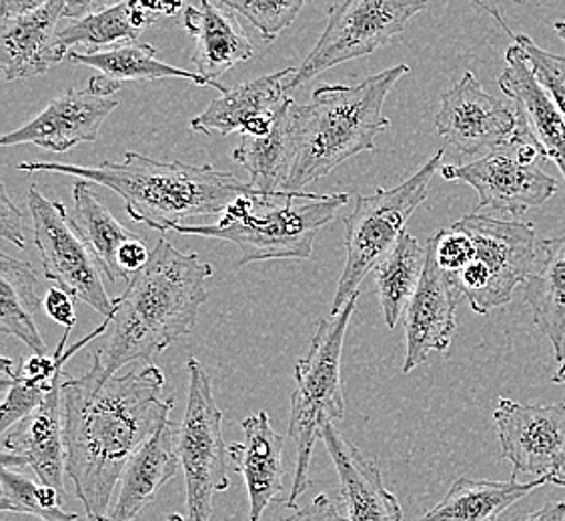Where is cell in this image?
Masks as SVG:
<instances>
[{
  "instance_id": "cell-1",
  "label": "cell",
  "mask_w": 565,
  "mask_h": 521,
  "mask_svg": "<svg viewBox=\"0 0 565 521\" xmlns=\"http://www.w3.org/2000/svg\"><path fill=\"white\" fill-rule=\"evenodd\" d=\"M164 375L157 365L115 375L98 385L88 373L63 381L66 476L88 521H110L113 491L131 457L173 412L163 400Z\"/></svg>"
},
{
  "instance_id": "cell-2",
  "label": "cell",
  "mask_w": 565,
  "mask_h": 521,
  "mask_svg": "<svg viewBox=\"0 0 565 521\" xmlns=\"http://www.w3.org/2000/svg\"><path fill=\"white\" fill-rule=\"evenodd\" d=\"M213 267L195 253L174 249L161 237L145 269L132 275L115 299L105 348L93 355L87 371L98 385L131 363H151L177 339L191 333L199 311L209 299Z\"/></svg>"
},
{
  "instance_id": "cell-3",
  "label": "cell",
  "mask_w": 565,
  "mask_h": 521,
  "mask_svg": "<svg viewBox=\"0 0 565 521\" xmlns=\"http://www.w3.org/2000/svg\"><path fill=\"white\" fill-rule=\"evenodd\" d=\"M24 173H61L110 189L125 201L129 217L154 231H174L186 219L223 215L241 196L259 195L250 183L211 164L157 161L139 152H127L122 161L95 167L29 161Z\"/></svg>"
},
{
  "instance_id": "cell-4",
  "label": "cell",
  "mask_w": 565,
  "mask_h": 521,
  "mask_svg": "<svg viewBox=\"0 0 565 521\" xmlns=\"http://www.w3.org/2000/svg\"><path fill=\"white\" fill-rule=\"evenodd\" d=\"M405 75L409 66L397 65L359 85L317 87L311 103L297 110V159L285 191L299 193L359 152L373 151L377 135L392 127L385 98Z\"/></svg>"
},
{
  "instance_id": "cell-5",
  "label": "cell",
  "mask_w": 565,
  "mask_h": 521,
  "mask_svg": "<svg viewBox=\"0 0 565 521\" xmlns=\"http://www.w3.org/2000/svg\"><path fill=\"white\" fill-rule=\"evenodd\" d=\"M349 203L348 193L313 195L279 191L241 196L213 225H181L179 235L227 241L237 245V267L273 259H309L319 231Z\"/></svg>"
},
{
  "instance_id": "cell-6",
  "label": "cell",
  "mask_w": 565,
  "mask_h": 521,
  "mask_svg": "<svg viewBox=\"0 0 565 521\" xmlns=\"http://www.w3.org/2000/svg\"><path fill=\"white\" fill-rule=\"evenodd\" d=\"M355 295L339 313H329L317 326L309 351L295 365L289 437L297 447L294 488L285 506L295 510L297 501L311 488V459L326 425L343 419L345 397L341 381V359L349 321L358 307Z\"/></svg>"
},
{
  "instance_id": "cell-7",
  "label": "cell",
  "mask_w": 565,
  "mask_h": 521,
  "mask_svg": "<svg viewBox=\"0 0 565 521\" xmlns=\"http://www.w3.org/2000/svg\"><path fill=\"white\" fill-rule=\"evenodd\" d=\"M446 151L439 149L402 185L377 189L371 195H355V206L345 219L348 259L339 277L331 313H339L359 295L361 283L385 259L405 233L415 209L429 195V185Z\"/></svg>"
},
{
  "instance_id": "cell-8",
  "label": "cell",
  "mask_w": 565,
  "mask_h": 521,
  "mask_svg": "<svg viewBox=\"0 0 565 521\" xmlns=\"http://www.w3.org/2000/svg\"><path fill=\"white\" fill-rule=\"evenodd\" d=\"M518 110V109H515ZM518 130L495 151L468 164L441 167V177L473 187L479 196L476 213H508L520 217L533 206L544 205L557 191V181L542 169L547 161L542 145L518 113Z\"/></svg>"
},
{
  "instance_id": "cell-9",
  "label": "cell",
  "mask_w": 565,
  "mask_h": 521,
  "mask_svg": "<svg viewBox=\"0 0 565 521\" xmlns=\"http://www.w3.org/2000/svg\"><path fill=\"white\" fill-rule=\"evenodd\" d=\"M468 233L476 255L457 283L469 307L486 316L511 301L518 285L532 272L540 241L535 228L522 221H503L471 213L456 221Z\"/></svg>"
},
{
  "instance_id": "cell-10",
  "label": "cell",
  "mask_w": 565,
  "mask_h": 521,
  "mask_svg": "<svg viewBox=\"0 0 565 521\" xmlns=\"http://www.w3.org/2000/svg\"><path fill=\"white\" fill-rule=\"evenodd\" d=\"M189 391L185 415L177 429V456L185 471L189 521H211L215 496L228 488L223 439V412L203 363L186 361Z\"/></svg>"
},
{
  "instance_id": "cell-11",
  "label": "cell",
  "mask_w": 565,
  "mask_h": 521,
  "mask_svg": "<svg viewBox=\"0 0 565 521\" xmlns=\"http://www.w3.org/2000/svg\"><path fill=\"white\" fill-rule=\"evenodd\" d=\"M425 7L427 2L415 0H343L331 4L326 31L295 68L291 91L333 66L375 53L399 36Z\"/></svg>"
},
{
  "instance_id": "cell-12",
  "label": "cell",
  "mask_w": 565,
  "mask_h": 521,
  "mask_svg": "<svg viewBox=\"0 0 565 521\" xmlns=\"http://www.w3.org/2000/svg\"><path fill=\"white\" fill-rule=\"evenodd\" d=\"M26 205L33 217L34 245L41 253L44 277L110 319L115 301H110L103 285L105 273L87 243L71 225L66 206L61 201H49L34 185L26 195Z\"/></svg>"
},
{
  "instance_id": "cell-13",
  "label": "cell",
  "mask_w": 565,
  "mask_h": 521,
  "mask_svg": "<svg viewBox=\"0 0 565 521\" xmlns=\"http://www.w3.org/2000/svg\"><path fill=\"white\" fill-rule=\"evenodd\" d=\"M120 85L93 76L85 88L53 98L34 119L2 137V147L34 145L44 151L66 152L83 142H95L103 123L119 107Z\"/></svg>"
},
{
  "instance_id": "cell-14",
  "label": "cell",
  "mask_w": 565,
  "mask_h": 521,
  "mask_svg": "<svg viewBox=\"0 0 565 521\" xmlns=\"http://www.w3.org/2000/svg\"><path fill=\"white\" fill-rule=\"evenodd\" d=\"M501 457L518 474L565 476V402L525 405L500 400L493 412Z\"/></svg>"
},
{
  "instance_id": "cell-15",
  "label": "cell",
  "mask_w": 565,
  "mask_h": 521,
  "mask_svg": "<svg viewBox=\"0 0 565 521\" xmlns=\"http://www.w3.org/2000/svg\"><path fill=\"white\" fill-rule=\"evenodd\" d=\"M68 0H2L0 7V68L4 81L44 75L63 63L58 22L66 19Z\"/></svg>"
},
{
  "instance_id": "cell-16",
  "label": "cell",
  "mask_w": 565,
  "mask_h": 521,
  "mask_svg": "<svg viewBox=\"0 0 565 521\" xmlns=\"http://www.w3.org/2000/svg\"><path fill=\"white\" fill-rule=\"evenodd\" d=\"M518 125V110L486 93L471 71L444 93L441 109L435 115L439 137L468 157L495 151L510 141Z\"/></svg>"
},
{
  "instance_id": "cell-17",
  "label": "cell",
  "mask_w": 565,
  "mask_h": 521,
  "mask_svg": "<svg viewBox=\"0 0 565 521\" xmlns=\"http://www.w3.org/2000/svg\"><path fill=\"white\" fill-rule=\"evenodd\" d=\"M463 299L456 275L444 272L427 245L424 277L405 311L407 353L403 371L409 373L434 353H446L456 333L457 305Z\"/></svg>"
},
{
  "instance_id": "cell-18",
  "label": "cell",
  "mask_w": 565,
  "mask_h": 521,
  "mask_svg": "<svg viewBox=\"0 0 565 521\" xmlns=\"http://www.w3.org/2000/svg\"><path fill=\"white\" fill-rule=\"evenodd\" d=\"M63 375L46 395L43 405L34 410L4 437L2 467L19 471L31 467L46 488L65 498L66 447L63 425Z\"/></svg>"
},
{
  "instance_id": "cell-19",
  "label": "cell",
  "mask_w": 565,
  "mask_h": 521,
  "mask_svg": "<svg viewBox=\"0 0 565 521\" xmlns=\"http://www.w3.org/2000/svg\"><path fill=\"white\" fill-rule=\"evenodd\" d=\"M295 68L263 75L231 88L221 97L213 98L207 109L191 120V129L203 135L217 132L227 137L231 132L263 135L271 129L277 110L281 109L291 93Z\"/></svg>"
},
{
  "instance_id": "cell-20",
  "label": "cell",
  "mask_w": 565,
  "mask_h": 521,
  "mask_svg": "<svg viewBox=\"0 0 565 521\" xmlns=\"http://www.w3.org/2000/svg\"><path fill=\"white\" fill-rule=\"evenodd\" d=\"M321 442L326 444L339 478L341 501L348 521H403L402 506L381 476L375 459L363 456L335 424L326 425Z\"/></svg>"
},
{
  "instance_id": "cell-21",
  "label": "cell",
  "mask_w": 565,
  "mask_h": 521,
  "mask_svg": "<svg viewBox=\"0 0 565 521\" xmlns=\"http://www.w3.org/2000/svg\"><path fill=\"white\" fill-rule=\"evenodd\" d=\"M183 26L195 39L191 61L196 75L209 81L221 95L227 93L218 78L255 55V46L243 31L237 12L228 9L227 2L203 0L199 7H185Z\"/></svg>"
},
{
  "instance_id": "cell-22",
  "label": "cell",
  "mask_w": 565,
  "mask_h": 521,
  "mask_svg": "<svg viewBox=\"0 0 565 521\" xmlns=\"http://www.w3.org/2000/svg\"><path fill=\"white\" fill-rule=\"evenodd\" d=\"M241 429L243 442L228 447V457L245 481L250 521H262L265 510L282 493L285 437L273 429L267 412L250 415L241 422Z\"/></svg>"
},
{
  "instance_id": "cell-23",
  "label": "cell",
  "mask_w": 565,
  "mask_h": 521,
  "mask_svg": "<svg viewBox=\"0 0 565 521\" xmlns=\"http://www.w3.org/2000/svg\"><path fill=\"white\" fill-rule=\"evenodd\" d=\"M505 71L498 78L501 93L515 103L520 117L542 145L547 161H554L565 179V120L554 98L537 83L518 44L505 53Z\"/></svg>"
},
{
  "instance_id": "cell-24",
  "label": "cell",
  "mask_w": 565,
  "mask_h": 521,
  "mask_svg": "<svg viewBox=\"0 0 565 521\" xmlns=\"http://www.w3.org/2000/svg\"><path fill=\"white\" fill-rule=\"evenodd\" d=\"M181 4L159 2H98L87 17L76 19L58 31L56 43L71 55L68 49L85 46V53L107 51L119 44L137 43L139 34L159 21L163 14H174Z\"/></svg>"
},
{
  "instance_id": "cell-25",
  "label": "cell",
  "mask_w": 565,
  "mask_h": 521,
  "mask_svg": "<svg viewBox=\"0 0 565 521\" xmlns=\"http://www.w3.org/2000/svg\"><path fill=\"white\" fill-rule=\"evenodd\" d=\"M297 110L299 105L287 98L271 129L263 135H241L239 147L233 151L235 163H239L250 177V187L259 195H273L285 191L287 179L294 171L297 159Z\"/></svg>"
},
{
  "instance_id": "cell-26",
  "label": "cell",
  "mask_w": 565,
  "mask_h": 521,
  "mask_svg": "<svg viewBox=\"0 0 565 521\" xmlns=\"http://www.w3.org/2000/svg\"><path fill=\"white\" fill-rule=\"evenodd\" d=\"M177 425L169 419L139 447L120 478L119 498L110 513V521H135L139 513L157 500L159 491L174 478L179 469L177 456Z\"/></svg>"
},
{
  "instance_id": "cell-27",
  "label": "cell",
  "mask_w": 565,
  "mask_h": 521,
  "mask_svg": "<svg viewBox=\"0 0 565 521\" xmlns=\"http://www.w3.org/2000/svg\"><path fill=\"white\" fill-rule=\"evenodd\" d=\"M523 299L532 307L533 321L540 327L557 361L565 351V235L540 241L532 272L523 283Z\"/></svg>"
},
{
  "instance_id": "cell-28",
  "label": "cell",
  "mask_w": 565,
  "mask_h": 521,
  "mask_svg": "<svg viewBox=\"0 0 565 521\" xmlns=\"http://www.w3.org/2000/svg\"><path fill=\"white\" fill-rule=\"evenodd\" d=\"M554 476L520 483L510 481L459 478L449 488L446 498L427 511L419 521H498L513 503L523 500L533 489L552 483Z\"/></svg>"
},
{
  "instance_id": "cell-29",
  "label": "cell",
  "mask_w": 565,
  "mask_h": 521,
  "mask_svg": "<svg viewBox=\"0 0 565 521\" xmlns=\"http://www.w3.org/2000/svg\"><path fill=\"white\" fill-rule=\"evenodd\" d=\"M31 263L0 255V333L17 337L34 355H49L34 316L44 297Z\"/></svg>"
},
{
  "instance_id": "cell-30",
  "label": "cell",
  "mask_w": 565,
  "mask_h": 521,
  "mask_svg": "<svg viewBox=\"0 0 565 521\" xmlns=\"http://www.w3.org/2000/svg\"><path fill=\"white\" fill-rule=\"evenodd\" d=\"M68 221L97 257L105 277L110 283L127 281L119 269L120 251L139 235H135L110 213L109 206L93 193L87 181H76L73 185V206L68 209Z\"/></svg>"
},
{
  "instance_id": "cell-31",
  "label": "cell",
  "mask_w": 565,
  "mask_h": 521,
  "mask_svg": "<svg viewBox=\"0 0 565 521\" xmlns=\"http://www.w3.org/2000/svg\"><path fill=\"white\" fill-rule=\"evenodd\" d=\"M427 263V243L403 233L392 253L375 267V291L380 297L385 326L395 329L397 321L414 299L415 291L424 277Z\"/></svg>"
},
{
  "instance_id": "cell-32",
  "label": "cell",
  "mask_w": 565,
  "mask_h": 521,
  "mask_svg": "<svg viewBox=\"0 0 565 521\" xmlns=\"http://www.w3.org/2000/svg\"><path fill=\"white\" fill-rule=\"evenodd\" d=\"M68 61L73 65L97 68L100 76L109 78L117 85H122L125 81L181 78L186 83H193L196 87H213L209 81L196 73L163 63L157 56V49L152 44L127 43L113 46L107 51H97V53H71Z\"/></svg>"
},
{
  "instance_id": "cell-33",
  "label": "cell",
  "mask_w": 565,
  "mask_h": 521,
  "mask_svg": "<svg viewBox=\"0 0 565 521\" xmlns=\"http://www.w3.org/2000/svg\"><path fill=\"white\" fill-rule=\"evenodd\" d=\"M63 496L53 488L36 483L21 471L2 467L0 510L26 513L41 521H78V513L61 508Z\"/></svg>"
},
{
  "instance_id": "cell-34",
  "label": "cell",
  "mask_w": 565,
  "mask_h": 521,
  "mask_svg": "<svg viewBox=\"0 0 565 521\" xmlns=\"http://www.w3.org/2000/svg\"><path fill=\"white\" fill-rule=\"evenodd\" d=\"M63 375H58L56 381L61 380ZM55 383L41 385V383L24 380L21 373L14 370L11 359H2L0 385L4 390V400H2V410H0V432L9 434L12 425L21 424L24 417H29L34 410H39L46 400V395L55 387Z\"/></svg>"
},
{
  "instance_id": "cell-35",
  "label": "cell",
  "mask_w": 565,
  "mask_h": 521,
  "mask_svg": "<svg viewBox=\"0 0 565 521\" xmlns=\"http://www.w3.org/2000/svg\"><path fill=\"white\" fill-rule=\"evenodd\" d=\"M303 4V0H227L228 9L245 17L262 33L265 43H273L285 29H289L299 17Z\"/></svg>"
},
{
  "instance_id": "cell-36",
  "label": "cell",
  "mask_w": 565,
  "mask_h": 521,
  "mask_svg": "<svg viewBox=\"0 0 565 521\" xmlns=\"http://www.w3.org/2000/svg\"><path fill=\"white\" fill-rule=\"evenodd\" d=\"M500 22L505 33H510L511 39L515 41L513 44H518L523 55L527 56V63L532 66V73L537 78V83L545 88L550 97L554 98L565 120V56L547 53L533 43L527 34L511 33L510 26L503 21Z\"/></svg>"
},
{
  "instance_id": "cell-37",
  "label": "cell",
  "mask_w": 565,
  "mask_h": 521,
  "mask_svg": "<svg viewBox=\"0 0 565 521\" xmlns=\"http://www.w3.org/2000/svg\"><path fill=\"white\" fill-rule=\"evenodd\" d=\"M427 245H429V249L434 251L437 265L444 272L456 275V277L468 267L476 255L473 241L457 223L446 228H439L434 237L427 241Z\"/></svg>"
},
{
  "instance_id": "cell-38",
  "label": "cell",
  "mask_w": 565,
  "mask_h": 521,
  "mask_svg": "<svg viewBox=\"0 0 565 521\" xmlns=\"http://www.w3.org/2000/svg\"><path fill=\"white\" fill-rule=\"evenodd\" d=\"M0 235L2 240L17 245L19 249L26 247L21 209L12 203L4 185L0 187Z\"/></svg>"
},
{
  "instance_id": "cell-39",
  "label": "cell",
  "mask_w": 565,
  "mask_h": 521,
  "mask_svg": "<svg viewBox=\"0 0 565 521\" xmlns=\"http://www.w3.org/2000/svg\"><path fill=\"white\" fill-rule=\"evenodd\" d=\"M43 309L46 317H51L55 323L73 329L76 323L75 297L66 294L58 287H53L44 294Z\"/></svg>"
},
{
  "instance_id": "cell-40",
  "label": "cell",
  "mask_w": 565,
  "mask_h": 521,
  "mask_svg": "<svg viewBox=\"0 0 565 521\" xmlns=\"http://www.w3.org/2000/svg\"><path fill=\"white\" fill-rule=\"evenodd\" d=\"M281 521H348L339 513L335 501L329 496H317L316 500L301 510H295L291 515Z\"/></svg>"
},
{
  "instance_id": "cell-41",
  "label": "cell",
  "mask_w": 565,
  "mask_h": 521,
  "mask_svg": "<svg viewBox=\"0 0 565 521\" xmlns=\"http://www.w3.org/2000/svg\"><path fill=\"white\" fill-rule=\"evenodd\" d=\"M513 521H565V501L545 503L544 508Z\"/></svg>"
},
{
  "instance_id": "cell-42",
  "label": "cell",
  "mask_w": 565,
  "mask_h": 521,
  "mask_svg": "<svg viewBox=\"0 0 565 521\" xmlns=\"http://www.w3.org/2000/svg\"><path fill=\"white\" fill-rule=\"evenodd\" d=\"M554 383H564L565 385V351H564V359L559 361V370H557V373L554 375Z\"/></svg>"
},
{
  "instance_id": "cell-43",
  "label": "cell",
  "mask_w": 565,
  "mask_h": 521,
  "mask_svg": "<svg viewBox=\"0 0 565 521\" xmlns=\"http://www.w3.org/2000/svg\"><path fill=\"white\" fill-rule=\"evenodd\" d=\"M555 26V33L559 34V39L564 41L565 43V22L564 21H557L554 24Z\"/></svg>"
},
{
  "instance_id": "cell-44",
  "label": "cell",
  "mask_w": 565,
  "mask_h": 521,
  "mask_svg": "<svg viewBox=\"0 0 565 521\" xmlns=\"http://www.w3.org/2000/svg\"><path fill=\"white\" fill-rule=\"evenodd\" d=\"M552 483H554V486H557V488H564L565 489V478H564V476H554V478H552Z\"/></svg>"
},
{
  "instance_id": "cell-45",
  "label": "cell",
  "mask_w": 565,
  "mask_h": 521,
  "mask_svg": "<svg viewBox=\"0 0 565 521\" xmlns=\"http://www.w3.org/2000/svg\"><path fill=\"white\" fill-rule=\"evenodd\" d=\"M167 521H185L183 520V518H181V515H179V513H173V515H169V520Z\"/></svg>"
},
{
  "instance_id": "cell-46",
  "label": "cell",
  "mask_w": 565,
  "mask_h": 521,
  "mask_svg": "<svg viewBox=\"0 0 565 521\" xmlns=\"http://www.w3.org/2000/svg\"><path fill=\"white\" fill-rule=\"evenodd\" d=\"M564 478H565V476H564Z\"/></svg>"
}]
</instances>
